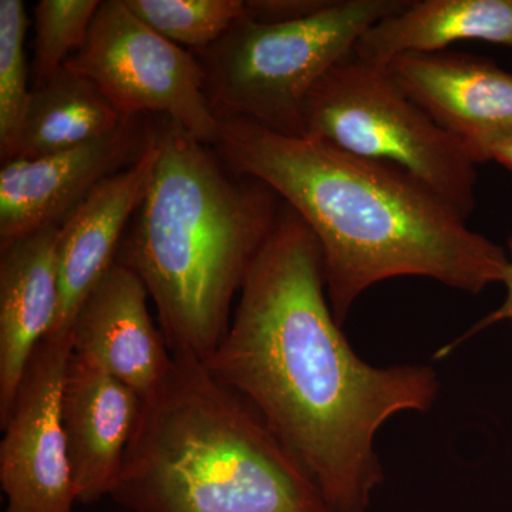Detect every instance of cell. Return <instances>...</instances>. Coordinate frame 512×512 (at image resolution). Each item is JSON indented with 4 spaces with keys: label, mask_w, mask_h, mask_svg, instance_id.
Returning a JSON list of instances; mask_svg holds the SVG:
<instances>
[{
    "label": "cell",
    "mask_w": 512,
    "mask_h": 512,
    "mask_svg": "<svg viewBox=\"0 0 512 512\" xmlns=\"http://www.w3.org/2000/svg\"><path fill=\"white\" fill-rule=\"evenodd\" d=\"M340 326L318 239L282 202L204 365L261 414L330 511L369 512L384 480L377 431L397 413L427 412L439 379L429 366L369 365Z\"/></svg>",
    "instance_id": "6da1fadb"
},
{
    "label": "cell",
    "mask_w": 512,
    "mask_h": 512,
    "mask_svg": "<svg viewBox=\"0 0 512 512\" xmlns=\"http://www.w3.org/2000/svg\"><path fill=\"white\" fill-rule=\"evenodd\" d=\"M215 153L301 215L318 239L330 308L343 325L370 286L423 276L458 291L503 284L507 249L467 227L403 171L245 120L220 121Z\"/></svg>",
    "instance_id": "7a4b0ae2"
},
{
    "label": "cell",
    "mask_w": 512,
    "mask_h": 512,
    "mask_svg": "<svg viewBox=\"0 0 512 512\" xmlns=\"http://www.w3.org/2000/svg\"><path fill=\"white\" fill-rule=\"evenodd\" d=\"M154 134L156 165L117 262L146 285L173 356L205 363L227 335L232 303L282 201L175 121Z\"/></svg>",
    "instance_id": "3957f363"
},
{
    "label": "cell",
    "mask_w": 512,
    "mask_h": 512,
    "mask_svg": "<svg viewBox=\"0 0 512 512\" xmlns=\"http://www.w3.org/2000/svg\"><path fill=\"white\" fill-rule=\"evenodd\" d=\"M110 497L130 512H332L261 414L187 356L144 400Z\"/></svg>",
    "instance_id": "277c9868"
},
{
    "label": "cell",
    "mask_w": 512,
    "mask_h": 512,
    "mask_svg": "<svg viewBox=\"0 0 512 512\" xmlns=\"http://www.w3.org/2000/svg\"><path fill=\"white\" fill-rule=\"evenodd\" d=\"M410 0H330L309 18L286 23L239 19L214 45L192 52L218 120H245L272 133L302 137L313 86L357 40Z\"/></svg>",
    "instance_id": "5b68a950"
},
{
    "label": "cell",
    "mask_w": 512,
    "mask_h": 512,
    "mask_svg": "<svg viewBox=\"0 0 512 512\" xmlns=\"http://www.w3.org/2000/svg\"><path fill=\"white\" fill-rule=\"evenodd\" d=\"M302 137L403 171L468 220L477 163L394 83L384 67L349 55L306 97Z\"/></svg>",
    "instance_id": "8992f818"
},
{
    "label": "cell",
    "mask_w": 512,
    "mask_h": 512,
    "mask_svg": "<svg viewBox=\"0 0 512 512\" xmlns=\"http://www.w3.org/2000/svg\"><path fill=\"white\" fill-rule=\"evenodd\" d=\"M64 66L92 80L124 119L161 114L214 147L220 120L197 56L154 32L124 0L100 3L86 42Z\"/></svg>",
    "instance_id": "52a82bcc"
},
{
    "label": "cell",
    "mask_w": 512,
    "mask_h": 512,
    "mask_svg": "<svg viewBox=\"0 0 512 512\" xmlns=\"http://www.w3.org/2000/svg\"><path fill=\"white\" fill-rule=\"evenodd\" d=\"M70 338H46L30 360L8 419L0 424L3 512H74L76 493L60 400Z\"/></svg>",
    "instance_id": "ba28073f"
},
{
    "label": "cell",
    "mask_w": 512,
    "mask_h": 512,
    "mask_svg": "<svg viewBox=\"0 0 512 512\" xmlns=\"http://www.w3.org/2000/svg\"><path fill=\"white\" fill-rule=\"evenodd\" d=\"M150 124L124 121L84 146L35 158H13L0 170V251L64 218L111 175L143 153Z\"/></svg>",
    "instance_id": "9c48e42d"
},
{
    "label": "cell",
    "mask_w": 512,
    "mask_h": 512,
    "mask_svg": "<svg viewBox=\"0 0 512 512\" xmlns=\"http://www.w3.org/2000/svg\"><path fill=\"white\" fill-rule=\"evenodd\" d=\"M384 69L477 164L512 134V72L494 60L443 50L399 56Z\"/></svg>",
    "instance_id": "30bf717a"
},
{
    "label": "cell",
    "mask_w": 512,
    "mask_h": 512,
    "mask_svg": "<svg viewBox=\"0 0 512 512\" xmlns=\"http://www.w3.org/2000/svg\"><path fill=\"white\" fill-rule=\"evenodd\" d=\"M148 299L136 272L116 261L80 306L70 329L74 356L127 384L143 400L156 392L173 365Z\"/></svg>",
    "instance_id": "8fae6325"
},
{
    "label": "cell",
    "mask_w": 512,
    "mask_h": 512,
    "mask_svg": "<svg viewBox=\"0 0 512 512\" xmlns=\"http://www.w3.org/2000/svg\"><path fill=\"white\" fill-rule=\"evenodd\" d=\"M157 157V138L150 124V136L140 157L97 185L60 224L59 308L47 338H70L80 306L117 261L127 225L143 200Z\"/></svg>",
    "instance_id": "7c38bea8"
},
{
    "label": "cell",
    "mask_w": 512,
    "mask_h": 512,
    "mask_svg": "<svg viewBox=\"0 0 512 512\" xmlns=\"http://www.w3.org/2000/svg\"><path fill=\"white\" fill-rule=\"evenodd\" d=\"M143 404L127 384L70 355L60 413L77 503L110 497Z\"/></svg>",
    "instance_id": "4fadbf2b"
},
{
    "label": "cell",
    "mask_w": 512,
    "mask_h": 512,
    "mask_svg": "<svg viewBox=\"0 0 512 512\" xmlns=\"http://www.w3.org/2000/svg\"><path fill=\"white\" fill-rule=\"evenodd\" d=\"M49 225L0 251V424L8 419L30 360L59 308L57 244Z\"/></svg>",
    "instance_id": "5bb4252c"
},
{
    "label": "cell",
    "mask_w": 512,
    "mask_h": 512,
    "mask_svg": "<svg viewBox=\"0 0 512 512\" xmlns=\"http://www.w3.org/2000/svg\"><path fill=\"white\" fill-rule=\"evenodd\" d=\"M457 42L512 49V0H414L367 29L353 55L386 67L396 57L443 52Z\"/></svg>",
    "instance_id": "9a60e30c"
},
{
    "label": "cell",
    "mask_w": 512,
    "mask_h": 512,
    "mask_svg": "<svg viewBox=\"0 0 512 512\" xmlns=\"http://www.w3.org/2000/svg\"><path fill=\"white\" fill-rule=\"evenodd\" d=\"M127 120L92 80L64 66L50 82L33 89L10 160L84 146Z\"/></svg>",
    "instance_id": "2e32d148"
},
{
    "label": "cell",
    "mask_w": 512,
    "mask_h": 512,
    "mask_svg": "<svg viewBox=\"0 0 512 512\" xmlns=\"http://www.w3.org/2000/svg\"><path fill=\"white\" fill-rule=\"evenodd\" d=\"M158 35L191 52L207 49L247 15L245 0H124Z\"/></svg>",
    "instance_id": "e0dca14e"
},
{
    "label": "cell",
    "mask_w": 512,
    "mask_h": 512,
    "mask_svg": "<svg viewBox=\"0 0 512 512\" xmlns=\"http://www.w3.org/2000/svg\"><path fill=\"white\" fill-rule=\"evenodd\" d=\"M29 19L22 0H0V154L15 151L33 90H29L25 37Z\"/></svg>",
    "instance_id": "ac0fdd59"
},
{
    "label": "cell",
    "mask_w": 512,
    "mask_h": 512,
    "mask_svg": "<svg viewBox=\"0 0 512 512\" xmlns=\"http://www.w3.org/2000/svg\"><path fill=\"white\" fill-rule=\"evenodd\" d=\"M100 0H40L35 18V82L43 86L84 45Z\"/></svg>",
    "instance_id": "d6986e66"
},
{
    "label": "cell",
    "mask_w": 512,
    "mask_h": 512,
    "mask_svg": "<svg viewBox=\"0 0 512 512\" xmlns=\"http://www.w3.org/2000/svg\"><path fill=\"white\" fill-rule=\"evenodd\" d=\"M330 0H245L247 18L261 23H286L309 18Z\"/></svg>",
    "instance_id": "ffe728a7"
},
{
    "label": "cell",
    "mask_w": 512,
    "mask_h": 512,
    "mask_svg": "<svg viewBox=\"0 0 512 512\" xmlns=\"http://www.w3.org/2000/svg\"><path fill=\"white\" fill-rule=\"evenodd\" d=\"M507 254L508 266L503 281L505 289H507V296H505L503 305H501L497 311L488 313L485 318L478 320L476 325L471 326V328L468 329L463 336H460V338L454 340V342H451L450 345L444 346V348L437 350L436 356H434L436 359H441V357L451 355V352H453L454 349H457V346H460L461 343L473 338V336H476L478 332L490 328V326L495 325V323L508 320V322H510L512 325V235L510 238H508L507 241Z\"/></svg>",
    "instance_id": "44dd1931"
},
{
    "label": "cell",
    "mask_w": 512,
    "mask_h": 512,
    "mask_svg": "<svg viewBox=\"0 0 512 512\" xmlns=\"http://www.w3.org/2000/svg\"><path fill=\"white\" fill-rule=\"evenodd\" d=\"M487 161H495L512 171V134L491 144L487 151Z\"/></svg>",
    "instance_id": "7402d4cb"
}]
</instances>
